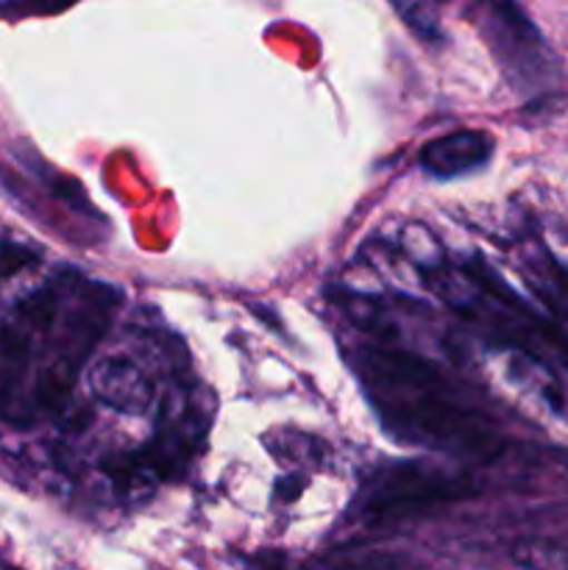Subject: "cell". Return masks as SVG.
Returning a JSON list of instances; mask_svg holds the SVG:
<instances>
[{
	"label": "cell",
	"instance_id": "9",
	"mask_svg": "<svg viewBox=\"0 0 568 570\" xmlns=\"http://www.w3.org/2000/svg\"><path fill=\"white\" fill-rule=\"evenodd\" d=\"M76 3L78 0H0V17H50Z\"/></svg>",
	"mask_w": 568,
	"mask_h": 570
},
{
	"label": "cell",
	"instance_id": "11",
	"mask_svg": "<svg viewBox=\"0 0 568 570\" xmlns=\"http://www.w3.org/2000/svg\"><path fill=\"white\" fill-rule=\"evenodd\" d=\"M551 273H555L557 287H560L562 293H566V298H568V265H560V262H551Z\"/></svg>",
	"mask_w": 568,
	"mask_h": 570
},
{
	"label": "cell",
	"instance_id": "3",
	"mask_svg": "<svg viewBox=\"0 0 568 570\" xmlns=\"http://www.w3.org/2000/svg\"><path fill=\"white\" fill-rule=\"evenodd\" d=\"M479 14L505 76L523 92L543 87L551 78V53L527 11L516 0H479Z\"/></svg>",
	"mask_w": 568,
	"mask_h": 570
},
{
	"label": "cell",
	"instance_id": "5",
	"mask_svg": "<svg viewBox=\"0 0 568 570\" xmlns=\"http://www.w3.org/2000/svg\"><path fill=\"white\" fill-rule=\"evenodd\" d=\"M493 156V139L484 131H454L432 139L418 154V165L434 178H460L484 167Z\"/></svg>",
	"mask_w": 568,
	"mask_h": 570
},
{
	"label": "cell",
	"instance_id": "2",
	"mask_svg": "<svg viewBox=\"0 0 568 570\" xmlns=\"http://www.w3.org/2000/svg\"><path fill=\"white\" fill-rule=\"evenodd\" d=\"M473 493L477 490L468 484V479L415 465V462H401L373 476L360 512L368 527H388V523L421 518Z\"/></svg>",
	"mask_w": 568,
	"mask_h": 570
},
{
	"label": "cell",
	"instance_id": "1",
	"mask_svg": "<svg viewBox=\"0 0 568 570\" xmlns=\"http://www.w3.org/2000/svg\"><path fill=\"white\" fill-rule=\"evenodd\" d=\"M379 417L393 434L415 443L434 445V449L454 451V454H473L493 460L505 451V440L499 438L488 421L473 410L451 399L449 384H399V387H368Z\"/></svg>",
	"mask_w": 568,
	"mask_h": 570
},
{
	"label": "cell",
	"instance_id": "12",
	"mask_svg": "<svg viewBox=\"0 0 568 570\" xmlns=\"http://www.w3.org/2000/svg\"><path fill=\"white\" fill-rule=\"evenodd\" d=\"M440 3H443V0H440Z\"/></svg>",
	"mask_w": 568,
	"mask_h": 570
},
{
	"label": "cell",
	"instance_id": "6",
	"mask_svg": "<svg viewBox=\"0 0 568 570\" xmlns=\"http://www.w3.org/2000/svg\"><path fill=\"white\" fill-rule=\"evenodd\" d=\"M440 0H390L401 20L412 28L421 39H440L443 28H440L438 17Z\"/></svg>",
	"mask_w": 568,
	"mask_h": 570
},
{
	"label": "cell",
	"instance_id": "7",
	"mask_svg": "<svg viewBox=\"0 0 568 570\" xmlns=\"http://www.w3.org/2000/svg\"><path fill=\"white\" fill-rule=\"evenodd\" d=\"M516 562L527 568H568V549L546 540H532L516 549Z\"/></svg>",
	"mask_w": 568,
	"mask_h": 570
},
{
	"label": "cell",
	"instance_id": "4",
	"mask_svg": "<svg viewBox=\"0 0 568 570\" xmlns=\"http://www.w3.org/2000/svg\"><path fill=\"white\" fill-rule=\"evenodd\" d=\"M92 390L106 406L126 415H145L154 404V382L128 356H106L98 362Z\"/></svg>",
	"mask_w": 568,
	"mask_h": 570
},
{
	"label": "cell",
	"instance_id": "8",
	"mask_svg": "<svg viewBox=\"0 0 568 570\" xmlns=\"http://www.w3.org/2000/svg\"><path fill=\"white\" fill-rule=\"evenodd\" d=\"M56 315H59V298H56L53 289H39L20 304L22 321L33 328H42V332L53 326Z\"/></svg>",
	"mask_w": 568,
	"mask_h": 570
},
{
	"label": "cell",
	"instance_id": "10",
	"mask_svg": "<svg viewBox=\"0 0 568 570\" xmlns=\"http://www.w3.org/2000/svg\"><path fill=\"white\" fill-rule=\"evenodd\" d=\"M39 262V254L28 245L20 243H3L0 245V278H11L17 273L28 271Z\"/></svg>",
	"mask_w": 568,
	"mask_h": 570
}]
</instances>
